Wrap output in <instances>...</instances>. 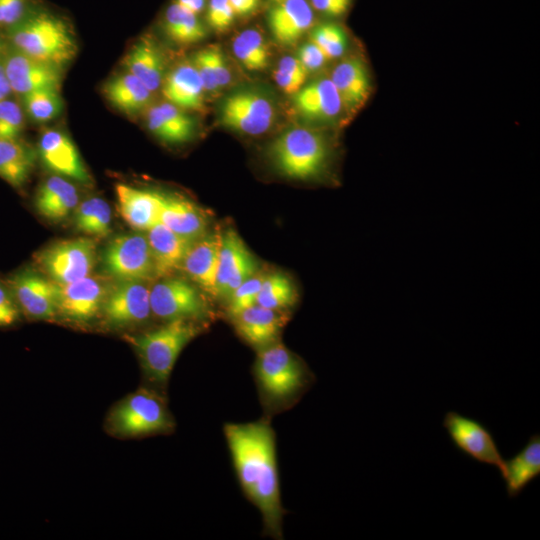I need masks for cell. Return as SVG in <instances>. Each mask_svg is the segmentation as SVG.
I'll use <instances>...</instances> for the list:
<instances>
[{"label":"cell","instance_id":"obj_1","mask_svg":"<svg viewBox=\"0 0 540 540\" xmlns=\"http://www.w3.org/2000/svg\"><path fill=\"white\" fill-rule=\"evenodd\" d=\"M223 431L241 488L259 509L265 534L281 538L285 510L270 422L227 423Z\"/></svg>","mask_w":540,"mask_h":540},{"label":"cell","instance_id":"obj_2","mask_svg":"<svg viewBox=\"0 0 540 540\" xmlns=\"http://www.w3.org/2000/svg\"><path fill=\"white\" fill-rule=\"evenodd\" d=\"M254 373L261 398L271 410L297 400L313 378L304 362L279 341L259 350Z\"/></svg>","mask_w":540,"mask_h":540},{"label":"cell","instance_id":"obj_3","mask_svg":"<svg viewBox=\"0 0 540 540\" xmlns=\"http://www.w3.org/2000/svg\"><path fill=\"white\" fill-rule=\"evenodd\" d=\"M206 323L177 319L130 338L142 370L155 388H164L182 350L205 328Z\"/></svg>","mask_w":540,"mask_h":540},{"label":"cell","instance_id":"obj_4","mask_svg":"<svg viewBox=\"0 0 540 540\" xmlns=\"http://www.w3.org/2000/svg\"><path fill=\"white\" fill-rule=\"evenodd\" d=\"M104 427L108 434L128 439L171 433L175 421L160 391L140 387L111 407Z\"/></svg>","mask_w":540,"mask_h":540},{"label":"cell","instance_id":"obj_5","mask_svg":"<svg viewBox=\"0 0 540 540\" xmlns=\"http://www.w3.org/2000/svg\"><path fill=\"white\" fill-rule=\"evenodd\" d=\"M268 156L282 175L296 180L324 176L332 160V147L326 136L306 127H293L270 144Z\"/></svg>","mask_w":540,"mask_h":540},{"label":"cell","instance_id":"obj_6","mask_svg":"<svg viewBox=\"0 0 540 540\" xmlns=\"http://www.w3.org/2000/svg\"><path fill=\"white\" fill-rule=\"evenodd\" d=\"M9 38L16 50L58 67L77 54V43L69 25L48 12L23 17L11 26Z\"/></svg>","mask_w":540,"mask_h":540},{"label":"cell","instance_id":"obj_7","mask_svg":"<svg viewBox=\"0 0 540 540\" xmlns=\"http://www.w3.org/2000/svg\"><path fill=\"white\" fill-rule=\"evenodd\" d=\"M96 262V242L86 237L54 242L35 255L38 269L58 285L90 275Z\"/></svg>","mask_w":540,"mask_h":540},{"label":"cell","instance_id":"obj_8","mask_svg":"<svg viewBox=\"0 0 540 540\" xmlns=\"http://www.w3.org/2000/svg\"><path fill=\"white\" fill-rule=\"evenodd\" d=\"M205 295L185 279L162 278L150 287L152 315L164 322L185 319L206 323L212 311Z\"/></svg>","mask_w":540,"mask_h":540},{"label":"cell","instance_id":"obj_9","mask_svg":"<svg viewBox=\"0 0 540 540\" xmlns=\"http://www.w3.org/2000/svg\"><path fill=\"white\" fill-rule=\"evenodd\" d=\"M102 264L108 275L117 281L156 279L146 234L127 233L112 238L103 251Z\"/></svg>","mask_w":540,"mask_h":540},{"label":"cell","instance_id":"obj_10","mask_svg":"<svg viewBox=\"0 0 540 540\" xmlns=\"http://www.w3.org/2000/svg\"><path fill=\"white\" fill-rule=\"evenodd\" d=\"M451 442L461 453L481 464L493 466L502 476L505 460L490 429L477 419L448 411L443 418Z\"/></svg>","mask_w":540,"mask_h":540},{"label":"cell","instance_id":"obj_11","mask_svg":"<svg viewBox=\"0 0 540 540\" xmlns=\"http://www.w3.org/2000/svg\"><path fill=\"white\" fill-rule=\"evenodd\" d=\"M220 122L234 131L256 136L271 128L275 109L265 95L251 90H240L228 95L221 104Z\"/></svg>","mask_w":540,"mask_h":540},{"label":"cell","instance_id":"obj_12","mask_svg":"<svg viewBox=\"0 0 540 540\" xmlns=\"http://www.w3.org/2000/svg\"><path fill=\"white\" fill-rule=\"evenodd\" d=\"M101 314L110 328L123 329L146 323L152 315L148 282L117 281L106 296Z\"/></svg>","mask_w":540,"mask_h":540},{"label":"cell","instance_id":"obj_13","mask_svg":"<svg viewBox=\"0 0 540 540\" xmlns=\"http://www.w3.org/2000/svg\"><path fill=\"white\" fill-rule=\"evenodd\" d=\"M110 288L102 277L91 274L71 283L57 284L58 317L79 325L92 322L100 315Z\"/></svg>","mask_w":540,"mask_h":540},{"label":"cell","instance_id":"obj_14","mask_svg":"<svg viewBox=\"0 0 540 540\" xmlns=\"http://www.w3.org/2000/svg\"><path fill=\"white\" fill-rule=\"evenodd\" d=\"M7 286L26 317L33 320L58 318L57 284L44 275L23 270L13 275Z\"/></svg>","mask_w":540,"mask_h":540},{"label":"cell","instance_id":"obj_15","mask_svg":"<svg viewBox=\"0 0 540 540\" xmlns=\"http://www.w3.org/2000/svg\"><path fill=\"white\" fill-rule=\"evenodd\" d=\"M257 271L258 262L238 233L232 228L223 231L216 279L217 298L227 299Z\"/></svg>","mask_w":540,"mask_h":540},{"label":"cell","instance_id":"obj_16","mask_svg":"<svg viewBox=\"0 0 540 540\" xmlns=\"http://www.w3.org/2000/svg\"><path fill=\"white\" fill-rule=\"evenodd\" d=\"M39 154L45 166L62 177L82 184L91 177L73 141L61 130L46 129L39 139Z\"/></svg>","mask_w":540,"mask_h":540},{"label":"cell","instance_id":"obj_17","mask_svg":"<svg viewBox=\"0 0 540 540\" xmlns=\"http://www.w3.org/2000/svg\"><path fill=\"white\" fill-rule=\"evenodd\" d=\"M222 231L208 232L197 239L188 250L181 270L201 291L217 298L216 279Z\"/></svg>","mask_w":540,"mask_h":540},{"label":"cell","instance_id":"obj_18","mask_svg":"<svg viewBox=\"0 0 540 540\" xmlns=\"http://www.w3.org/2000/svg\"><path fill=\"white\" fill-rule=\"evenodd\" d=\"M3 65L13 92L24 95L38 89L59 90L61 74L56 65L36 60L18 50L9 53Z\"/></svg>","mask_w":540,"mask_h":540},{"label":"cell","instance_id":"obj_19","mask_svg":"<svg viewBox=\"0 0 540 540\" xmlns=\"http://www.w3.org/2000/svg\"><path fill=\"white\" fill-rule=\"evenodd\" d=\"M238 335L260 350L278 341L287 320L284 311L255 304L231 318Z\"/></svg>","mask_w":540,"mask_h":540},{"label":"cell","instance_id":"obj_20","mask_svg":"<svg viewBox=\"0 0 540 540\" xmlns=\"http://www.w3.org/2000/svg\"><path fill=\"white\" fill-rule=\"evenodd\" d=\"M329 78L339 94L344 111L348 113L363 107L372 92L368 67L358 56H350L340 61Z\"/></svg>","mask_w":540,"mask_h":540},{"label":"cell","instance_id":"obj_21","mask_svg":"<svg viewBox=\"0 0 540 540\" xmlns=\"http://www.w3.org/2000/svg\"><path fill=\"white\" fill-rule=\"evenodd\" d=\"M159 222L174 233L197 240L208 233L209 218L191 201L160 192Z\"/></svg>","mask_w":540,"mask_h":540},{"label":"cell","instance_id":"obj_22","mask_svg":"<svg viewBox=\"0 0 540 540\" xmlns=\"http://www.w3.org/2000/svg\"><path fill=\"white\" fill-rule=\"evenodd\" d=\"M146 237L153 258L156 279L172 277L181 270L188 250L196 241L174 233L161 222L148 229Z\"/></svg>","mask_w":540,"mask_h":540},{"label":"cell","instance_id":"obj_23","mask_svg":"<svg viewBox=\"0 0 540 540\" xmlns=\"http://www.w3.org/2000/svg\"><path fill=\"white\" fill-rule=\"evenodd\" d=\"M314 9L307 0H284L268 13L274 39L282 45L296 43L314 23Z\"/></svg>","mask_w":540,"mask_h":540},{"label":"cell","instance_id":"obj_24","mask_svg":"<svg viewBox=\"0 0 540 540\" xmlns=\"http://www.w3.org/2000/svg\"><path fill=\"white\" fill-rule=\"evenodd\" d=\"M293 101L302 116L315 121H334L344 111L339 94L329 77L304 84L294 94Z\"/></svg>","mask_w":540,"mask_h":540},{"label":"cell","instance_id":"obj_25","mask_svg":"<svg viewBox=\"0 0 540 540\" xmlns=\"http://www.w3.org/2000/svg\"><path fill=\"white\" fill-rule=\"evenodd\" d=\"M115 192L119 213L131 228L147 231L159 222L160 192L124 183L117 184Z\"/></svg>","mask_w":540,"mask_h":540},{"label":"cell","instance_id":"obj_26","mask_svg":"<svg viewBox=\"0 0 540 540\" xmlns=\"http://www.w3.org/2000/svg\"><path fill=\"white\" fill-rule=\"evenodd\" d=\"M146 124L150 132L167 144H182L192 139L194 119L183 109L162 102L148 107Z\"/></svg>","mask_w":540,"mask_h":540},{"label":"cell","instance_id":"obj_27","mask_svg":"<svg viewBox=\"0 0 540 540\" xmlns=\"http://www.w3.org/2000/svg\"><path fill=\"white\" fill-rule=\"evenodd\" d=\"M161 86L167 102L185 111L204 109L205 89L192 62L179 63L163 79Z\"/></svg>","mask_w":540,"mask_h":540},{"label":"cell","instance_id":"obj_28","mask_svg":"<svg viewBox=\"0 0 540 540\" xmlns=\"http://www.w3.org/2000/svg\"><path fill=\"white\" fill-rule=\"evenodd\" d=\"M79 204V193L73 183L59 175L50 176L38 188L34 205L50 221H61Z\"/></svg>","mask_w":540,"mask_h":540},{"label":"cell","instance_id":"obj_29","mask_svg":"<svg viewBox=\"0 0 540 540\" xmlns=\"http://www.w3.org/2000/svg\"><path fill=\"white\" fill-rule=\"evenodd\" d=\"M540 475V435L530 436L527 443L512 458L505 460L501 476L509 498L520 495Z\"/></svg>","mask_w":540,"mask_h":540},{"label":"cell","instance_id":"obj_30","mask_svg":"<svg viewBox=\"0 0 540 540\" xmlns=\"http://www.w3.org/2000/svg\"><path fill=\"white\" fill-rule=\"evenodd\" d=\"M128 72L137 77L151 92L162 85L164 59L156 44L148 37L139 39L124 58Z\"/></svg>","mask_w":540,"mask_h":540},{"label":"cell","instance_id":"obj_31","mask_svg":"<svg viewBox=\"0 0 540 540\" xmlns=\"http://www.w3.org/2000/svg\"><path fill=\"white\" fill-rule=\"evenodd\" d=\"M106 99L126 114L148 108L152 92L133 74L126 72L110 79L103 88Z\"/></svg>","mask_w":540,"mask_h":540},{"label":"cell","instance_id":"obj_32","mask_svg":"<svg viewBox=\"0 0 540 540\" xmlns=\"http://www.w3.org/2000/svg\"><path fill=\"white\" fill-rule=\"evenodd\" d=\"M35 163L34 151L18 139H0V177L11 186L22 187Z\"/></svg>","mask_w":540,"mask_h":540},{"label":"cell","instance_id":"obj_33","mask_svg":"<svg viewBox=\"0 0 540 540\" xmlns=\"http://www.w3.org/2000/svg\"><path fill=\"white\" fill-rule=\"evenodd\" d=\"M298 298L293 280L283 272H267L259 290L256 304L276 310L286 311Z\"/></svg>","mask_w":540,"mask_h":540},{"label":"cell","instance_id":"obj_34","mask_svg":"<svg viewBox=\"0 0 540 540\" xmlns=\"http://www.w3.org/2000/svg\"><path fill=\"white\" fill-rule=\"evenodd\" d=\"M74 213V224L78 231L97 238L111 232V208L103 198L91 197L79 202Z\"/></svg>","mask_w":540,"mask_h":540},{"label":"cell","instance_id":"obj_35","mask_svg":"<svg viewBox=\"0 0 540 540\" xmlns=\"http://www.w3.org/2000/svg\"><path fill=\"white\" fill-rule=\"evenodd\" d=\"M164 28L167 36L179 45H189L202 40L206 31L197 15L177 3L170 5L165 14Z\"/></svg>","mask_w":540,"mask_h":540},{"label":"cell","instance_id":"obj_36","mask_svg":"<svg viewBox=\"0 0 540 540\" xmlns=\"http://www.w3.org/2000/svg\"><path fill=\"white\" fill-rule=\"evenodd\" d=\"M232 49L235 57L247 70L261 71L268 66V46L262 34L255 29H247L236 35Z\"/></svg>","mask_w":540,"mask_h":540},{"label":"cell","instance_id":"obj_37","mask_svg":"<svg viewBox=\"0 0 540 540\" xmlns=\"http://www.w3.org/2000/svg\"><path fill=\"white\" fill-rule=\"evenodd\" d=\"M26 111L37 122L55 118L62 109V99L57 89H38L23 95Z\"/></svg>","mask_w":540,"mask_h":540},{"label":"cell","instance_id":"obj_38","mask_svg":"<svg viewBox=\"0 0 540 540\" xmlns=\"http://www.w3.org/2000/svg\"><path fill=\"white\" fill-rule=\"evenodd\" d=\"M311 42L317 45L329 60L344 55L348 47V38L344 29L335 23H324L311 33Z\"/></svg>","mask_w":540,"mask_h":540},{"label":"cell","instance_id":"obj_39","mask_svg":"<svg viewBox=\"0 0 540 540\" xmlns=\"http://www.w3.org/2000/svg\"><path fill=\"white\" fill-rule=\"evenodd\" d=\"M266 274L267 272L265 271H257L229 295L227 298V312L230 318L256 304L257 296Z\"/></svg>","mask_w":540,"mask_h":540},{"label":"cell","instance_id":"obj_40","mask_svg":"<svg viewBox=\"0 0 540 540\" xmlns=\"http://www.w3.org/2000/svg\"><path fill=\"white\" fill-rule=\"evenodd\" d=\"M24 127V115L21 107L14 101L5 99L0 102V139H18Z\"/></svg>","mask_w":540,"mask_h":540},{"label":"cell","instance_id":"obj_41","mask_svg":"<svg viewBox=\"0 0 540 540\" xmlns=\"http://www.w3.org/2000/svg\"><path fill=\"white\" fill-rule=\"evenodd\" d=\"M234 12L229 0H209L207 7V22L217 31L227 29L234 20Z\"/></svg>","mask_w":540,"mask_h":540},{"label":"cell","instance_id":"obj_42","mask_svg":"<svg viewBox=\"0 0 540 540\" xmlns=\"http://www.w3.org/2000/svg\"><path fill=\"white\" fill-rule=\"evenodd\" d=\"M21 310L7 285L0 283V327H11L20 320Z\"/></svg>","mask_w":540,"mask_h":540},{"label":"cell","instance_id":"obj_43","mask_svg":"<svg viewBox=\"0 0 540 540\" xmlns=\"http://www.w3.org/2000/svg\"><path fill=\"white\" fill-rule=\"evenodd\" d=\"M205 49L219 89L226 87L231 81V73L223 51L214 44L205 47Z\"/></svg>","mask_w":540,"mask_h":540},{"label":"cell","instance_id":"obj_44","mask_svg":"<svg viewBox=\"0 0 540 540\" xmlns=\"http://www.w3.org/2000/svg\"><path fill=\"white\" fill-rule=\"evenodd\" d=\"M202 81L205 91L215 92L219 89L213 75L206 49L197 51L191 61Z\"/></svg>","mask_w":540,"mask_h":540},{"label":"cell","instance_id":"obj_45","mask_svg":"<svg viewBox=\"0 0 540 540\" xmlns=\"http://www.w3.org/2000/svg\"><path fill=\"white\" fill-rule=\"evenodd\" d=\"M297 58L308 73L321 69L329 61L325 53L311 41L299 49Z\"/></svg>","mask_w":540,"mask_h":540},{"label":"cell","instance_id":"obj_46","mask_svg":"<svg viewBox=\"0 0 540 540\" xmlns=\"http://www.w3.org/2000/svg\"><path fill=\"white\" fill-rule=\"evenodd\" d=\"M26 0H0V26H13L24 17Z\"/></svg>","mask_w":540,"mask_h":540},{"label":"cell","instance_id":"obj_47","mask_svg":"<svg viewBox=\"0 0 540 540\" xmlns=\"http://www.w3.org/2000/svg\"><path fill=\"white\" fill-rule=\"evenodd\" d=\"M312 8L329 17L344 15L350 8L352 0H310Z\"/></svg>","mask_w":540,"mask_h":540},{"label":"cell","instance_id":"obj_48","mask_svg":"<svg viewBox=\"0 0 540 540\" xmlns=\"http://www.w3.org/2000/svg\"><path fill=\"white\" fill-rule=\"evenodd\" d=\"M276 84L287 94L294 95L305 84V79L284 72L278 68L273 74Z\"/></svg>","mask_w":540,"mask_h":540},{"label":"cell","instance_id":"obj_49","mask_svg":"<svg viewBox=\"0 0 540 540\" xmlns=\"http://www.w3.org/2000/svg\"><path fill=\"white\" fill-rule=\"evenodd\" d=\"M277 68L305 80L308 75V71L303 66V64L299 61L297 57L293 56L282 57Z\"/></svg>","mask_w":540,"mask_h":540},{"label":"cell","instance_id":"obj_50","mask_svg":"<svg viewBox=\"0 0 540 540\" xmlns=\"http://www.w3.org/2000/svg\"><path fill=\"white\" fill-rule=\"evenodd\" d=\"M235 15L244 16L254 12L260 0H229Z\"/></svg>","mask_w":540,"mask_h":540},{"label":"cell","instance_id":"obj_51","mask_svg":"<svg viewBox=\"0 0 540 540\" xmlns=\"http://www.w3.org/2000/svg\"><path fill=\"white\" fill-rule=\"evenodd\" d=\"M175 3L195 15L199 14L205 6V0H176Z\"/></svg>","mask_w":540,"mask_h":540},{"label":"cell","instance_id":"obj_52","mask_svg":"<svg viewBox=\"0 0 540 540\" xmlns=\"http://www.w3.org/2000/svg\"><path fill=\"white\" fill-rule=\"evenodd\" d=\"M11 91L3 62H0V102L7 99Z\"/></svg>","mask_w":540,"mask_h":540},{"label":"cell","instance_id":"obj_53","mask_svg":"<svg viewBox=\"0 0 540 540\" xmlns=\"http://www.w3.org/2000/svg\"><path fill=\"white\" fill-rule=\"evenodd\" d=\"M271 1H273L275 4H277V3H280V2H282L284 0H271Z\"/></svg>","mask_w":540,"mask_h":540}]
</instances>
